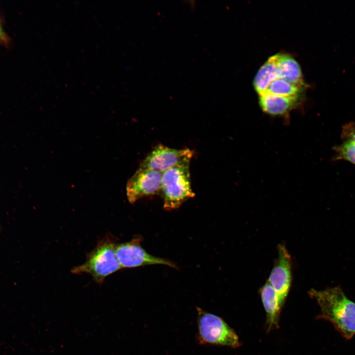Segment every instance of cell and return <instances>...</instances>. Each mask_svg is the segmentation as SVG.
<instances>
[{
    "label": "cell",
    "instance_id": "obj_1",
    "mask_svg": "<svg viewBox=\"0 0 355 355\" xmlns=\"http://www.w3.org/2000/svg\"><path fill=\"white\" fill-rule=\"evenodd\" d=\"M308 294L316 300L320 313L318 319L331 322L347 339L355 334V303L350 300L339 286L324 290L311 289Z\"/></svg>",
    "mask_w": 355,
    "mask_h": 355
},
{
    "label": "cell",
    "instance_id": "obj_2",
    "mask_svg": "<svg viewBox=\"0 0 355 355\" xmlns=\"http://www.w3.org/2000/svg\"><path fill=\"white\" fill-rule=\"evenodd\" d=\"M190 162V160L184 161L162 173L159 194L166 210L178 209L194 197L191 185Z\"/></svg>",
    "mask_w": 355,
    "mask_h": 355
},
{
    "label": "cell",
    "instance_id": "obj_3",
    "mask_svg": "<svg viewBox=\"0 0 355 355\" xmlns=\"http://www.w3.org/2000/svg\"><path fill=\"white\" fill-rule=\"evenodd\" d=\"M116 245L111 237L100 240L87 254L85 262L73 268L71 273L90 274L95 282L102 284L106 278L121 269L116 255Z\"/></svg>",
    "mask_w": 355,
    "mask_h": 355
},
{
    "label": "cell",
    "instance_id": "obj_4",
    "mask_svg": "<svg viewBox=\"0 0 355 355\" xmlns=\"http://www.w3.org/2000/svg\"><path fill=\"white\" fill-rule=\"evenodd\" d=\"M197 339L201 344L236 348L241 346L235 331L221 318L198 307Z\"/></svg>",
    "mask_w": 355,
    "mask_h": 355
},
{
    "label": "cell",
    "instance_id": "obj_5",
    "mask_svg": "<svg viewBox=\"0 0 355 355\" xmlns=\"http://www.w3.org/2000/svg\"><path fill=\"white\" fill-rule=\"evenodd\" d=\"M141 237L117 244L115 253L121 268H132L149 265H164L177 268L176 264L147 252L141 245Z\"/></svg>",
    "mask_w": 355,
    "mask_h": 355
},
{
    "label": "cell",
    "instance_id": "obj_6",
    "mask_svg": "<svg viewBox=\"0 0 355 355\" xmlns=\"http://www.w3.org/2000/svg\"><path fill=\"white\" fill-rule=\"evenodd\" d=\"M162 173L139 168L128 180L126 193L130 203L144 197L160 193Z\"/></svg>",
    "mask_w": 355,
    "mask_h": 355
},
{
    "label": "cell",
    "instance_id": "obj_7",
    "mask_svg": "<svg viewBox=\"0 0 355 355\" xmlns=\"http://www.w3.org/2000/svg\"><path fill=\"white\" fill-rule=\"evenodd\" d=\"M193 155V151L188 148L178 149L160 144L145 157L140 168L163 173L181 162L191 160Z\"/></svg>",
    "mask_w": 355,
    "mask_h": 355
},
{
    "label": "cell",
    "instance_id": "obj_8",
    "mask_svg": "<svg viewBox=\"0 0 355 355\" xmlns=\"http://www.w3.org/2000/svg\"><path fill=\"white\" fill-rule=\"evenodd\" d=\"M278 257L267 281L277 293L284 305L292 282L291 257L285 246H278Z\"/></svg>",
    "mask_w": 355,
    "mask_h": 355
},
{
    "label": "cell",
    "instance_id": "obj_9",
    "mask_svg": "<svg viewBox=\"0 0 355 355\" xmlns=\"http://www.w3.org/2000/svg\"><path fill=\"white\" fill-rule=\"evenodd\" d=\"M259 292L266 313L267 331L269 332L279 327L280 313L283 306L277 293L267 281L259 289Z\"/></svg>",
    "mask_w": 355,
    "mask_h": 355
},
{
    "label": "cell",
    "instance_id": "obj_10",
    "mask_svg": "<svg viewBox=\"0 0 355 355\" xmlns=\"http://www.w3.org/2000/svg\"><path fill=\"white\" fill-rule=\"evenodd\" d=\"M276 64L279 78L300 88L303 85L302 75L298 63L291 56L285 54L273 56Z\"/></svg>",
    "mask_w": 355,
    "mask_h": 355
},
{
    "label": "cell",
    "instance_id": "obj_11",
    "mask_svg": "<svg viewBox=\"0 0 355 355\" xmlns=\"http://www.w3.org/2000/svg\"><path fill=\"white\" fill-rule=\"evenodd\" d=\"M297 97H286L271 94L259 96V104L266 113L278 115L286 113L293 106Z\"/></svg>",
    "mask_w": 355,
    "mask_h": 355
},
{
    "label": "cell",
    "instance_id": "obj_12",
    "mask_svg": "<svg viewBox=\"0 0 355 355\" xmlns=\"http://www.w3.org/2000/svg\"><path fill=\"white\" fill-rule=\"evenodd\" d=\"M279 78L278 69L273 56L260 68L254 79V86L259 95L265 93L271 83Z\"/></svg>",
    "mask_w": 355,
    "mask_h": 355
},
{
    "label": "cell",
    "instance_id": "obj_13",
    "mask_svg": "<svg viewBox=\"0 0 355 355\" xmlns=\"http://www.w3.org/2000/svg\"><path fill=\"white\" fill-rule=\"evenodd\" d=\"M299 91V87L283 79L277 78L271 83L263 94H271L283 97H297Z\"/></svg>",
    "mask_w": 355,
    "mask_h": 355
},
{
    "label": "cell",
    "instance_id": "obj_14",
    "mask_svg": "<svg viewBox=\"0 0 355 355\" xmlns=\"http://www.w3.org/2000/svg\"><path fill=\"white\" fill-rule=\"evenodd\" d=\"M334 151L333 159L335 161L344 160L355 165V144L345 141L339 145L333 147Z\"/></svg>",
    "mask_w": 355,
    "mask_h": 355
},
{
    "label": "cell",
    "instance_id": "obj_15",
    "mask_svg": "<svg viewBox=\"0 0 355 355\" xmlns=\"http://www.w3.org/2000/svg\"><path fill=\"white\" fill-rule=\"evenodd\" d=\"M341 136L343 141H350L355 144V122H349L344 125Z\"/></svg>",
    "mask_w": 355,
    "mask_h": 355
},
{
    "label": "cell",
    "instance_id": "obj_16",
    "mask_svg": "<svg viewBox=\"0 0 355 355\" xmlns=\"http://www.w3.org/2000/svg\"><path fill=\"white\" fill-rule=\"evenodd\" d=\"M0 39L4 46H7L10 43V38L4 30L1 20L0 19Z\"/></svg>",
    "mask_w": 355,
    "mask_h": 355
},
{
    "label": "cell",
    "instance_id": "obj_17",
    "mask_svg": "<svg viewBox=\"0 0 355 355\" xmlns=\"http://www.w3.org/2000/svg\"><path fill=\"white\" fill-rule=\"evenodd\" d=\"M0 45H4L3 43L2 42V41L0 39Z\"/></svg>",
    "mask_w": 355,
    "mask_h": 355
}]
</instances>
